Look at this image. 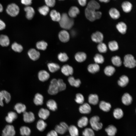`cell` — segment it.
<instances>
[{
    "label": "cell",
    "instance_id": "1",
    "mask_svg": "<svg viewBox=\"0 0 136 136\" xmlns=\"http://www.w3.org/2000/svg\"><path fill=\"white\" fill-rule=\"evenodd\" d=\"M59 22L60 26L65 29L71 28L74 23V20L70 18L66 13H63L62 14Z\"/></svg>",
    "mask_w": 136,
    "mask_h": 136
},
{
    "label": "cell",
    "instance_id": "2",
    "mask_svg": "<svg viewBox=\"0 0 136 136\" xmlns=\"http://www.w3.org/2000/svg\"><path fill=\"white\" fill-rule=\"evenodd\" d=\"M85 14L87 18L92 22L100 19L102 16L101 12L87 7L85 10Z\"/></svg>",
    "mask_w": 136,
    "mask_h": 136
},
{
    "label": "cell",
    "instance_id": "3",
    "mask_svg": "<svg viewBox=\"0 0 136 136\" xmlns=\"http://www.w3.org/2000/svg\"><path fill=\"white\" fill-rule=\"evenodd\" d=\"M123 64L126 67L132 68L135 66L136 61L132 55L127 54L124 57Z\"/></svg>",
    "mask_w": 136,
    "mask_h": 136
},
{
    "label": "cell",
    "instance_id": "4",
    "mask_svg": "<svg viewBox=\"0 0 136 136\" xmlns=\"http://www.w3.org/2000/svg\"><path fill=\"white\" fill-rule=\"evenodd\" d=\"M100 118L98 116H94L90 119L89 122L93 129L98 131L101 129L103 126L102 123L99 122Z\"/></svg>",
    "mask_w": 136,
    "mask_h": 136
},
{
    "label": "cell",
    "instance_id": "5",
    "mask_svg": "<svg viewBox=\"0 0 136 136\" xmlns=\"http://www.w3.org/2000/svg\"><path fill=\"white\" fill-rule=\"evenodd\" d=\"M6 11L8 14L11 16L15 17L19 14V9L18 6L16 4L12 3L8 6Z\"/></svg>",
    "mask_w": 136,
    "mask_h": 136
},
{
    "label": "cell",
    "instance_id": "6",
    "mask_svg": "<svg viewBox=\"0 0 136 136\" xmlns=\"http://www.w3.org/2000/svg\"><path fill=\"white\" fill-rule=\"evenodd\" d=\"M59 91L57 80L55 79H53L51 81L48 92L50 95H54L57 94Z\"/></svg>",
    "mask_w": 136,
    "mask_h": 136
},
{
    "label": "cell",
    "instance_id": "7",
    "mask_svg": "<svg viewBox=\"0 0 136 136\" xmlns=\"http://www.w3.org/2000/svg\"><path fill=\"white\" fill-rule=\"evenodd\" d=\"M15 131L14 126L11 125L6 126L2 131V136H14Z\"/></svg>",
    "mask_w": 136,
    "mask_h": 136
},
{
    "label": "cell",
    "instance_id": "8",
    "mask_svg": "<svg viewBox=\"0 0 136 136\" xmlns=\"http://www.w3.org/2000/svg\"><path fill=\"white\" fill-rule=\"evenodd\" d=\"M11 96L10 93L6 90L0 91V105L3 106L4 104L3 100L5 99L6 102L7 103L10 101Z\"/></svg>",
    "mask_w": 136,
    "mask_h": 136
},
{
    "label": "cell",
    "instance_id": "9",
    "mask_svg": "<svg viewBox=\"0 0 136 136\" xmlns=\"http://www.w3.org/2000/svg\"><path fill=\"white\" fill-rule=\"evenodd\" d=\"M91 39L93 42L99 43L102 42L104 39L103 35L101 32L97 31L92 34Z\"/></svg>",
    "mask_w": 136,
    "mask_h": 136
},
{
    "label": "cell",
    "instance_id": "10",
    "mask_svg": "<svg viewBox=\"0 0 136 136\" xmlns=\"http://www.w3.org/2000/svg\"><path fill=\"white\" fill-rule=\"evenodd\" d=\"M23 113V120L24 122L30 123L33 122L35 120V116L32 112L25 111Z\"/></svg>",
    "mask_w": 136,
    "mask_h": 136
},
{
    "label": "cell",
    "instance_id": "11",
    "mask_svg": "<svg viewBox=\"0 0 136 136\" xmlns=\"http://www.w3.org/2000/svg\"><path fill=\"white\" fill-rule=\"evenodd\" d=\"M58 38L62 42L65 43L68 42L70 38L69 32L65 30L61 31L58 34Z\"/></svg>",
    "mask_w": 136,
    "mask_h": 136
},
{
    "label": "cell",
    "instance_id": "12",
    "mask_svg": "<svg viewBox=\"0 0 136 136\" xmlns=\"http://www.w3.org/2000/svg\"><path fill=\"white\" fill-rule=\"evenodd\" d=\"M28 54L30 58L34 61L38 60L40 55V52L33 48L29 50L28 52Z\"/></svg>",
    "mask_w": 136,
    "mask_h": 136
},
{
    "label": "cell",
    "instance_id": "13",
    "mask_svg": "<svg viewBox=\"0 0 136 136\" xmlns=\"http://www.w3.org/2000/svg\"><path fill=\"white\" fill-rule=\"evenodd\" d=\"M61 71L64 75L66 76L72 75L74 72L73 67L68 64L63 65L61 68Z\"/></svg>",
    "mask_w": 136,
    "mask_h": 136
},
{
    "label": "cell",
    "instance_id": "14",
    "mask_svg": "<svg viewBox=\"0 0 136 136\" xmlns=\"http://www.w3.org/2000/svg\"><path fill=\"white\" fill-rule=\"evenodd\" d=\"M24 10L26 12V16L28 20H31L35 14V10L32 7L26 6L24 8Z\"/></svg>",
    "mask_w": 136,
    "mask_h": 136
},
{
    "label": "cell",
    "instance_id": "15",
    "mask_svg": "<svg viewBox=\"0 0 136 136\" xmlns=\"http://www.w3.org/2000/svg\"><path fill=\"white\" fill-rule=\"evenodd\" d=\"M38 77L39 80L42 82L47 80L50 77L49 73L45 70H42L38 73Z\"/></svg>",
    "mask_w": 136,
    "mask_h": 136
},
{
    "label": "cell",
    "instance_id": "16",
    "mask_svg": "<svg viewBox=\"0 0 136 136\" xmlns=\"http://www.w3.org/2000/svg\"><path fill=\"white\" fill-rule=\"evenodd\" d=\"M80 112L83 114H88L90 113L91 111V107L87 103L82 104L79 108Z\"/></svg>",
    "mask_w": 136,
    "mask_h": 136
},
{
    "label": "cell",
    "instance_id": "17",
    "mask_svg": "<svg viewBox=\"0 0 136 136\" xmlns=\"http://www.w3.org/2000/svg\"><path fill=\"white\" fill-rule=\"evenodd\" d=\"M50 114V112L48 110L43 108H42L40 110L38 113L39 117L43 120L47 119L49 116Z\"/></svg>",
    "mask_w": 136,
    "mask_h": 136
},
{
    "label": "cell",
    "instance_id": "18",
    "mask_svg": "<svg viewBox=\"0 0 136 136\" xmlns=\"http://www.w3.org/2000/svg\"><path fill=\"white\" fill-rule=\"evenodd\" d=\"M116 28L119 32L122 34L126 33L127 30L126 24L123 22H118L116 25Z\"/></svg>",
    "mask_w": 136,
    "mask_h": 136
},
{
    "label": "cell",
    "instance_id": "19",
    "mask_svg": "<svg viewBox=\"0 0 136 136\" xmlns=\"http://www.w3.org/2000/svg\"><path fill=\"white\" fill-rule=\"evenodd\" d=\"M122 101L124 105H130L132 102V97L128 93H125L122 97Z\"/></svg>",
    "mask_w": 136,
    "mask_h": 136
},
{
    "label": "cell",
    "instance_id": "20",
    "mask_svg": "<svg viewBox=\"0 0 136 136\" xmlns=\"http://www.w3.org/2000/svg\"><path fill=\"white\" fill-rule=\"evenodd\" d=\"M109 14L110 17L114 19H118L120 16V13L119 11L115 8H112L109 11Z\"/></svg>",
    "mask_w": 136,
    "mask_h": 136
},
{
    "label": "cell",
    "instance_id": "21",
    "mask_svg": "<svg viewBox=\"0 0 136 136\" xmlns=\"http://www.w3.org/2000/svg\"><path fill=\"white\" fill-rule=\"evenodd\" d=\"M75 57L76 60L79 62H82L85 60L87 58V55L83 52H78L76 53Z\"/></svg>",
    "mask_w": 136,
    "mask_h": 136
},
{
    "label": "cell",
    "instance_id": "22",
    "mask_svg": "<svg viewBox=\"0 0 136 136\" xmlns=\"http://www.w3.org/2000/svg\"><path fill=\"white\" fill-rule=\"evenodd\" d=\"M10 41L7 35H0V45L3 47H7L9 45Z\"/></svg>",
    "mask_w": 136,
    "mask_h": 136
},
{
    "label": "cell",
    "instance_id": "23",
    "mask_svg": "<svg viewBox=\"0 0 136 136\" xmlns=\"http://www.w3.org/2000/svg\"><path fill=\"white\" fill-rule=\"evenodd\" d=\"M80 13L79 9L76 6H72L68 12L69 16L71 18L76 17Z\"/></svg>",
    "mask_w": 136,
    "mask_h": 136
},
{
    "label": "cell",
    "instance_id": "24",
    "mask_svg": "<svg viewBox=\"0 0 136 136\" xmlns=\"http://www.w3.org/2000/svg\"><path fill=\"white\" fill-rule=\"evenodd\" d=\"M68 80L70 84L72 86L78 87L81 84V81L79 79H75L73 76H71L69 77Z\"/></svg>",
    "mask_w": 136,
    "mask_h": 136
},
{
    "label": "cell",
    "instance_id": "25",
    "mask_svg": "<svg viewBox=\"0 0 136 136\" xmlns=\"http://www.w3.org/2000/svg\"><path fill=\"white\" fill-rule=\"evenodd\" d=\"M105 131L108 136H115L117 132V129L114 126L110 125L105 128Z\"/></svg>",
    "mask_w": 136,
    "mask_h": 136
},
{
    "label": "cell",
    "instance_id": "26",
    "mask_svg": "<svg viewBox=\"0 0 136 136\" xmlns=\"http://www.w3.org/2000/svg\"><path fill=\"white\" fill-rule=\"evenodd\" d=\"M121 7L124 12L126 13H128L131 11L132 6V4L130 2L126 1L122 3Z\"/></svg>",
    "mask_w": 136,
    "mask_h": 136
},
{
    "label": "cell",
    "instance_id": "27",
    "mask_svg": "<svg viewBox=\"0 0 136 136\" xmlns=\"http://www.w3.org/2000/svg\"><path fill=\"white\" fill-rule=\"evenodd\" d=\"M17 117V114L13 112H9L7 116L5 118L6 121L9 123H11Z\"/></svg>",
    "mask_w": 136,
    "mask_h": 136
},
{
    "label": "cell",
    "instance_id": "28",
    "mask_svg": "<svg viewBox=\"0 0 136 136\" xmlns=\"http://www.w3.org/2000/svg\"><path fill=\"white\" fill-rule=\"evenodd\" d=\"M129 79L128 77L126 75L121 76L118 80V85L122 87L126 86L128 83Z\"/></svg>",
    "mask_w": 136,
    "mask_h": 136
},
{
    "label": "cell",
    "instance_id": "29",
    "mask_svg": "<svg viewBox=\"0 0 136 136\" xmlns=\"http://www.w3.org/2000/svg\"><path fill=\"white\" fill-rule=\"evenodd\" d=\"M44 97L43 95L39 93H36L33 99V102L36 105H42L43 104Z\"/></svg>",
    "mask_w": 136,
    "mask_h": 136
},
{
    "label": "cell",
    "instance_id": "30",
    "mask_svg": "<svg viewBox=\"0 0 136 136\" xmlns=\"http://www.w3.org/2000/svg\"><path fill=\"white\" fill-rule=\"evenodd\" d=\"M50 16L53 21L58 22L61 17L60 13L54 10L51 11L50 13Z\"/></svg>",
    "mask_w": 136,
    "mask_h": 136
},
{
    "label": "cell",
    "instance_id": "31",
    "mask_svg": "<svg viewBox=\"0 0 136 136\" xmlns=\"http://www.w3.org/2000/svg\"><path fill=\"white\" fill-rule=\"evenodd\" d=\"M87 69L89 72L94 74L99 71L100 67L98 64L96 63L91 64L88 65Z\"/></svg>",
    "mask_w": 136,
    "mask_h": 136
},
{
    "label": "cell",
    "instance_id": "32",
    "mask_svg": "<svg viewBox=\"0 0 136 136\" xmlns=\"http://www.w3.org/2000/svg\"><path fill=\"white\" fill-rule=\"evenodd\" d=\"M100 108L103 111L105 112L109 111L111 108L110 104L104 101H101L99 104Z\"/></svg>",
    "mask_w": 136,
    "mask_h": 136
},
{
    "label": "cell",
    "instance_id": "33",
    "mask_svg": "<svg viewBox=\"0 0 136 136\" xmlns=\"http://www.w3.org/2000/svg\"><path fill=\"white\" fill-rule=\"evenodd\" d=\"M99 4L96 1L92 0L88 3L87 7L96 10H98L100 8Z\"/></svg>",
    "mask_w": 136,
    "mask_h": 136
},
{
    "label": "cell",
    "instance_id": "34",
    "mask_svg": "<svg viewBox=\"0 0 136 136\" xmlns=\"http://www.w3.org/2000/svg\"><path fill=\"white\" fill-rule=\"evenodd\" d=\"M46 105L48 108L53 111L57 109V105L56 101L53 99H50L47 102Z\"/></svg>",
    "mask_w": 136,
    "mask_h": 136
},
{
    "label": "cell",
    "instance_id": "35",
    "mask_svg": "<svg viewBox=\"0 0 136 136\" xmlns=\"http://www.w3.org/2000/svg\"><path fill=\"white\" fill-rule=\"evenodd\" d=\"M14 109L18 113L20 114L25 111L26 108L24 104L18 103L16 104L15 105Z\"/></svg>",
    "mask_w": 136,
    "mask_h": 136
},
{
    "label": "cell",
    "instance_id": "36",
    "mask_svg": "<svg viewBox=\"0 0 136 136\" xmlns=\"http://www.w3.org/2000/svg\"><path fill=\"white\" fill-rule=\"evenodd\" d=\"M88 118L85 116L83 117L80 119L78 121L77 125L81 128L86 126L88 124Z\"/></svg>",
    "mask_w": 136,
    "mask_h": 136
},
{
    "label": "cell",
    "instance_id": "37",
    "mask_svg": "<svg viewBox=\"0 0 136 136\" xmlns=\"http://www.w3.org/2000/svg\"><path fill=\"white\" fill-rule=\"evenodd\" d=\"M99 99L98 96L96 94H90L88 98L89 103L92 105H95L97 104Z\"/></svg>",
    "mask_w": 136,
    "mask_h": 136
},
{
    "label": "cell",
    "instance_id": "38",
    "mask_svg": "<svg viewBox=\"0 0 136 136\" xmlns=\"http://www.w3.org/2000/svg\"><path fill=\"white\" fill-rule=\"evenodd\" d=\"M49 71L51 73H54L60 69V66L58 64L54 63H50L47 64Z\"/></svg>",
    "mask_w": 136,
    "mask_h": 136
},
{
    "label": "cell",
    "instance_id": "39",
    "mask_svg": "<svg viewBox=\"0 0 136 136\" xmlns=\"http://www.w3.org/2000/svg\"><path fill=\"white\" fill-rule=\"evenodd\" d=\"M71 136H78L79 132L78 128L75 126L72 125L69 127L68 130Z\"/></svg>",
    "mask_w": 136,
    "mask_h": 136
},
{
    "label": "cell",
    "instance_id": "40",
    "mask_svg": "<svg viewBox=\"0 0 136 136\" xmlns=\"http://www.w3.org/2000/svg\"><path fill=\"white\" fill-rule=\"evenodd\" d=\"M47 126V123L43 120H39L37 123V129L41 131H43L45 130Z\"/></svg>",
    "mask_w": 136,
    "mask_h": 136
},
{
    "label": "cell",
    "instance_id": "41",
    "mask_svg": "<svg viewBox=\"0 0 136 136\" xmlns=\"http://www.w3.org/2000/svg\"><path fill=\"white\" fill-rule=\"evenodd\" d=\"M20 134L23 136H29L31 133V130L28 127L23 126L20 128Z\"/></svg>",
    "mask_w": 136,
    "mask_h": 136
},
{
    "label": "cell",
    "instance_id": "42",
    "mask_svg": "<svg viewBox=\"0 0 136 136\" xmlns=\"http://www.w3.org/2000/svg\"><path fill=\"white\" fill-rule=\"evenodd\" d=\"M113 115L115 118L117 119H120L122 118L123 113L122 110L120 108H117L114 110Z\"/></svg>",
    "mask_w": 136,
    "mask_h": 136
},
{
    "label": "cell",
    "instance_id": "43",
    "mask_svg": "<svg viewBox=\"0 0 136 136\" xmlns=\"http://www.w3.org/2000/svg\"><path fill=\"white\" fill-rule=\"evenodd\" d=\"M115 71V68L111 65L107 66L105 68L104 72L105 74L108 76H111L113 75Z\"/></svg>",
    "mask_w": 136,
    "mask_h": 136
},
{
    "label": "cell",
    "instance_id": "44",
    "mask_svg": "<svg viewBox=\"0 0 136 136\" xmlns=\"http://www.w3.org/2000/svg\"><path fill=\"white\" fill-rule=\"evenodd\" d=\"M111 61L114 65L117 67L121 66L122 64V62L121 58L118 56L113 57L111 58Z\"/></svg>",
    "mask_w": 136,
    "mask_h": 136
},
{
    "label": "cell",
    "instance_id": "45",
    "mask_svg": "<svg viewBox=\"0 0 136 136\" xmlns=\"http://www.w3.org/2000/svg\"><path fill=\"white\" fill-rule=\"evenodd\" d=\"M108 45L109 49L112 51H116L119 48L118 44L115 41H112L109 42Z\"/></svg>",
    "mask_w": 136,
    "mask_h": 136
},
{
    "label": "cell",
    "instance_id": "46",
    "mask_svg": "<svg viewBox=\"0 0 136 136\" xmlns=\"http://www.w3.org/2000/svg\"><path fill=\"white\" fill-rule=\"evenodd\" d=\"M48 46L47 43L45 42L42 41L37 42L36 44V47L39 50H45Z\"/></svg>",
    "mask_w": 136,
    "mask_h": 136
},
{
    "label": "cell",
    "instance_id": "47",
    "mask_svg": "<svg viewBox=\"0 0 136 136\" xmlns=\"http://www.w3.org/2000/svg\"><path fill=\"white\" fill-rule=\"evenodd\" d=\"M11 48L14 51L18 52H20L23 50L22 46L16 42L12 44L11 45Z\"/></svg>",
    "mask_w": 136,
    "mask_h": 136
},
{
    "label": "cell",
    "instance_id": "48",
    "mask_svg": "<svg viewBox=\"0 0 136 136\" xmlns=\"http://www.w3.org/2000/svg\"><path fill=\"white\" fill-rule=\"evenodd\" d=\"M55 129L57 133L61 134H64L67 130L63 126L60 124L56 125Z\"/></svg>",
    "mask_w": 136,
    "mask_h": 136
},
{
    "label": "cell",
    "instance_id": "49",
    "mask_svg": "<svg viewBox=\"0 0 136 136\" xmlns=\"http://www.w3.org/2000/svg\"><path fill=\"white\" fill-rule=\"evenodd\" d=\"M94 60L95 63L102 64L104 62V58L101 54L97 53L96 54L94 57Z\"/></svg>",
    "mask_w": 136,
    "mask_h": 136
},
{
    "label": "cell",
    "instance_id": "50",
    "mask_svg": "<svg viewBox=\"0 0 136 136\" xmlns=\"http://www.w3.org/2000/svg\"><path fill=\"white\" fill-rule=\"evenodd\" d=\"M40 13L44 16L47 15L49 12V9L47 5H44L40 8L38 9Z\"/></svg>",
    "mask_w": 136,
    "mask_h": 136
},
{
    "label": "cell",
    "instance_id": "51",
    "mask_svg": "<svg viewBox=\"0 0 136 136\" xmlns=\"http://www.w3.org/2000/svg\"><path fill=\"white\" fill-rule=\"evenodd\" d=\"M97 48L99 52L101 53H105L106 52L107 50L106 45L102 42L98 44Z\"/></svg>",
    "mask_w": 136,
    "mask_h": 136
},
{
    "label": "cell",
    "instance_id": "52",
    "mask_svg": "<svg viewBox=\"0 0 136 136\" xmlns=\"http://www.w3.org/2000/svg\"><path fill=\"white\" fill-rule=\"evenodd\" d=\"M83 136H94V133L92 129L89 128H85L82 132Z\"/></svg>",
    "mask_w": 136,
    "mask_h": 136
},
{
    "label": "cell",
    "instance_id": "53",
    "mask_svg": "<svg viewBox=\"0 0 136 136\" xmlns=\"http://www.w3.org/2000/svg\"><path fill=\"white\" fill-rule=\"evenodd\" d=\"M57 82L59 91L65 90L66 88V85L63 80L61 79H59L57 80Z\"/></svg>",
    "mask_w": 136,
    "mask_h": 136
},
{
    "label": "cell",
    "instance_id": "54",
    "mask_svg": "<svg viewBox=\"0 0 136 136\" xmlns=\"http://www.w3.org/2000/svg\"><path fill=\"white\" fill-rule=\"evenodd\" d=\"M58 58L60 61L65 62L68 60L69 57L66 53H60L58 55Z\"/></svg>",
    "mask_w": 136,
    "mask_h": 136
},
{
    "label": "cell",
    "instance_id": "55",
    "mask_svg": "<svg viewBox=\"0 0 136 136\" xmlns=\"http://www.w3.org/2000/svg\"><path fill=\"white\" fill-rule=\"evenodd\" d=\"M76 102L79 104H82L84 101V98L83 95L81 94L78 93L76 94V98L75 99Z\"/></svg>",
    "mask_w": 136,
    "mask_h": 136
},
{
    "label": "cell",
    "instance_id": "56",
    "mask_svg": "<svg viewBox=\"0 0 136 136\" xmlns=\"http://www.w3.org/2000/svg\"><path fill=\"white\" fill-rule=\"evenodd\" d=\"M46 5L50 7H53L55 5V0H45Z\"/></svg>",
    "mask_w": 136,
    "mask_h": 136
},
{
    "label": "cell",
    "instance_id": "57",
    "mask_svg": "<svg viewBox=\"0 0 136 136\" xmlns=\"http://www.w3.org/2000/svg\"><path fill=\"white\" fill-rule=\"evenodd\" d=\"M32 0H21V3L27 6H28L32 3Z\"/></svg>",
    "mask_w": 136,
    "mask_h": 136
},
{
    "label": "cell",
    "instance_id": "58",
    "mask_svg": "<svg viewBox=\"0 0 136 136\" xmlns=\"http://www.w3.org/2000/svg\"><path fill=\"white\" fill-rule=\"evenodd\" d=\"M58 133L55 130H52L49 132L47 136H58Z\"/></svg>",
    "mask_w": 136,
    "mask_h": 136
},
{
    "label": "cell",
    "instance_id": "59",
    "mask_svg": "<svg viewBox=\"0 0 136 136\" xmlns=\"http://www.w3.org/2000/svg\"><path fill=\"white\" fill-rule=\"evenodd\" d=\"M6 25L4 22L0 19V30L4 29L6 27Z\"/></svg>",
    "mask_w": 136,
    "mask_h": 136
},
{
    "label": "cell",
    "instance_id": "60",
    "mask_svg": "<svg viewBox=\"0 0 136 136\" xmlns=\"http://www.w3.org/2000/svg\"><path fill=\"white\" fill-rule=\"evenodd\" d=\"M87 0H78L79 4L82 6H85L87 3Z\"/></svg>",
    "mask_w": 136,
    "mask_h": 136
},
{
    "label": "cell",
    "instance_id": "61",
    "mask_svg": "<svg viewBox=\"0 0 136 136\" xmlns=\"http://www.w3.org/2000/svg\"><path fill=\"white\" fill-rule=\"evenodd\" d=\"M99 1L101 2H104L105 3H107L109 2L110 0H99Z\"/></svg>",
    "mask_w": 136,
    "mask_h": 136
},
{
    "label": "cell",
    "instance_id": "62",
    "mask_svg": "<svg viewBox=\"0 0 136 136\" xmlns=\"http://www.w3.org/2000/svg\"><path fill=\"white\" fill-rule=\"evenodd\" d=\"M3 10V8L2 5L0 3V13L2 12Z\"/></svg>",
    "mask_w": 136,
    "mask_h": 136
},
{
    "label": "cell",
    "instance_id": "63",
    "mask_svg": "<svg viewBox=\"0 0 136 136\" xmlns=\"http://www.w3.org/2000/svg\"><path fill=\"white\" fill-rule=\"evenodd\" d=\"M59 0V1H63V0Z\"/></svg>",
    "mask_w": 136,
    "mask_h": 136
},
{
    "label": "cell",
    "instance_id": "64",
    "mask_svg": "<svg viewBox=\"0 0 136 136\" xmlns=\"http://www.w3.org/2000/svg\"></svg>",
    "mask_w": 136,
    "mask_h": 136
}]
</instances>
